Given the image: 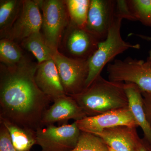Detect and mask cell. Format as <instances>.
<instances>
[{"label":"cell","instance_id":"1","mask_svg":"<svg viewBox=\"0 0 151 151\" xmlns=\"http://www.w3.org/2000/svg\"><path fill=\"white\" fill-rule=\"evenodd\" d=\"M38 63L27 59L20 64L0 66V119L36 131L51 99L36 83Z\"/></svg>","mask_w":151,"mask_h":151},{"label":"cell","instance_id":"11","mask_svg":"<svg viewBox=\"0 0 151 151\" xmlns=\"http://www.w3.org/2000/svg\"><path fill=\"white\" fill-rule=\"evenodd\" d=\"M66 29L65 45L70 58L88 60L97 50L100 42L85 29L70 21Z\"/></svg>","mask_w":151,"mask_h":151},{"label":"cell","instance_id":"9","mask_svg":"<svg viewBox=\"0 0 151 151\" xmlns=\"http://www.w3.org/2000/svg\"><path fill=\"white\" fill-rule=\"evenodd\" d=\"M114 0H90L84 29L100 42L107 37L115 18Z\"/></svg>","mask_w":151,"mask_h":151},{"label":"cell","instance_id":"22","mask_svg":"<svg viewBox=\"0 0 151 151\" xmlns=\"http://www.w3.org/2000/svg\"><path fill=\"white\" fill-rule=\"evenodd\" d=\"M136 20L151 27V0H127Z\"/></svg>","mask_w":151,"mask_h":151},{"label":"cell","instance_id":"15","mask_svg":"<svg viewBox=\"0 0 151 151\" xmlns=\"http://www.w3.org/2000/svg\"><path fill=\"white\" fill-rule=\"evenodd\" d=\"M124 89L128 97V107L138 127L144 134L143 139L151 145V127L146 118L142 92L137 85L124 83Z\"/></svg>","mask_w":151,"mask_h":151},{"label":"cell","instance_id":"4","mask_svg":"<svg viewBox=\"0 0 151 151\" xmlns=\"http://www.w3.org/2000/svg\"><path fill=\"white\" fill-rule=\"evenodd\" d=\"M107 70L110 81L137 85L142 92H151V60L146 61L128 57L116 59L108 64Z\"/></svg>","mask_w":151,"mask_h":151},{"label":"cell","instance_id":"6","mask_svg":"<svg viewBox=\"0 0 151 151\" xmlns=\"http://www.w3.org/2000/svg\"><path fill=\"white\" fill-rule=\"evenodd\" d=\"M52 59L66 95L73 96L85 89L89 73L88 60L68 57L58 50L54 52Z\"/></svg>","mask_w":151,"mask_h":151},{"label":"cell","instance_id":"21","mask_svg":"<svg viewBox=\"0 0 151 151\" xmlns=\"http://www.w3.org/2000/svg\"><path fill=\"white\" fill-rule=\"evenodd\" d=\"M70 151H109L100 137L94 134L81 132L77 145Z\"/></svg>","mask_w":151,"mask_h":151},{"label":"cell","instance_id":"29","mask_svg":"<svg viewBox=\"0 0 151 151\" xmlns=\"http://www.w3.org/2000/svg\"></svg>","mask_w":151,"mask_h":151},{"label":"cell","instance_id":"10","mask_svg":"<svg viewBox=\"0 0 151 151\" xmlns=\"http://www.w3.org/2000/svg\"><path fill=\"white\" fill-rule=\"evenodd\" d=\"M80 131L96 134L103 130L118 126L138 127L129 107L93 116H86L76 121Z\"/></svg>","mask_w":151,"mask_h":151},{"label":"cell","instance_id":"17","mask_svg":"<svg viewBox=\"0 0 151 151\" xmlns=\"http://www.w3.org/2000/svg\"><path fill=\"white\" fill-rule=\"evenodd\" d=\"M24 48L30 52L41 63L52 59L54 52L47 45L42 33H34L22 41Z\"/></svg>","mask_w":151,"mask_h":151},{"label":"cell","instance_id":"2","mask_svg":"<svg viewBox=\"0 0 151 151\" xmlns=\"http://www.w3.org/2000/svg\"><path fill=\"white\" fill-rule=\"evenodd\" d=\"M124 83L107 80L100 75L80 93L70 96L87 116L100 115L128 108V97Z\"/></svg>","mask_w":151,"mask_h":151},{"label":"cell","instance_id":"25","mask_svg":"<svg viewBox=\"0 0 151 151\" xmlns=\"http://www.w3.org/2000/svg\"><path fill=\"white\" fill-rule=\"evenodd\" d=\"M142 93L146 118L151 127V92Z\"/></svg>","mask_w":151,"mask_h":151},{"label":"cell","instance_id":"16","mask_svg":"<svg viewBox=\"0 0 151 151\" xmlns=\"http://www.w3.org/2000/svg\"><path fill=\"white\" fill-rule=\"evenodd\" d=\"M0 124L7 129L17 151H29L33 146L37 145L36 131L20 127L3 119H0Z\"/></svg>","mask_w":151,"mask_h":151},{"label":"cell","instance_id":"24","mask_svg":"<svg viewBox=\"0 0 151 151\" xmlns=\"http://www.w3.org/2000/svg\"><path fill=\"white\" fill-rule=\"evenodd\" d=\"M0 124V151H17L7 129L3 124Z\"/></svg>","mask_w":151,"mask_h":151},{"label":"cell","instance_id":"13","mask_svg":"<svg viewBox=\"0 0 151 151\" xmlns=\"http://www.w3.org/2000/svg\"><path fill=\"white\" fill-rule=\"evenodd\" d=\"M137 128L118 126L106 129L95 135L104 141L109 151H136L141 139Z\"/></svg>","mask_w":151,"mask_h":151},{"label":"cell","instance_id":"23","mask_svg":"<svg viewBox=\"0 0 151 151\" xmlns=\"http://www.w3.org/2000/svg\"><path fill=\"white\" fill-rule=\"evenodd\" d=\"M115 16L132 21L136 19L132 13L127 0H116L115 3Z\"/></svg>","mask_w":151,"mask_h":151},{"label":"cell","instance_id":"27","mask_svg":"<svg viewBox=\"0 0 151 151\" xmlns=\"http://www.w3.org/2000/svg\"><path fill=\"white\" fill-rule=\"evenodd\" d=\"M139 37H140L142 38L143 39H147V40H151V37H147L145 36L144 35H139ZM148 58L151 60V49L150 52V55L148 57Z\"/></svg>","mask_w":151,"mask_h":151},{"label":"cell","instance_id":"18","mask_svg":"<svg viewBox=\"0 0 151 151\" xmlns=\"http://www.w3.org/2000/svg\"><path fill=\"white\" fill-rule=\"evenodd\" d=\"M28 58L22 48L14 40L1 39L0 40V60L7 66H14L20 64Z\"/></svg>","mask_w":151,"mask_h":151},{"label":"cell","instance_id":"19","mask_svg":"<svg viewBox=\"0 0 151 151\" xmlns=\"http://www.w3.org/2000/svg\"><path fill=\"white\" fill-rule=\"evenodd\" d=\"M23 1H0V31L4 32L12 25L20 12Z\"/></svg>","mask_w":151,"mask_h":151},{"label":"cell","instance_id":"26","mask_svg":"<svg viewBox=\"0 0 151 151\" xmlns=\"http://www.w3.org/2000/svg\"><path fill=\"white\" fill-rule=\"evenodd\" d=\"M136 151H150L143 138H141L140 141L139 142L137 147L136 149Z\"/></svg>","mask_w":151,"mask_h":151},{"label":"cell","instance_id":"20","mask_svg":"<svg viewBox=\"0 0 151 151\" xmlns=\"http://www.w3.org/2000/svg\"><path fill=\"white\" fill-rule=\"evenodd\" d=\"M65 1L70 22L84 28L90 0H67Z\"/></svg>","mask_w":151,"mask_h":151},{"label":"cell","instance_id":"5","mask_svg":"<svg viewBox=\"0 0 151 151\" xmlns=\"http://www.w3.org/2000/svg\"><path fill=\"white\" fill-rule=\"evenodd\" d=\"M42 11V34L49 47L58 51L63 32L70 21L65 1L37 0Z\"/></svg>","mask_w":151,"mask_h":151},{"label":"cell","instance_id":"12","mask_svg":"<svg viewBox=\"0 0 151 151\" xmlns=\"http://www.w3.org/2000/svg\"><path fill=\"white\" fill-rule=\"evenodd\" d=\"M52 102L53 104L44 113L41 121L42 127L71 119L76 122L87 116L71 96L65 94L55 98Z\"/></svg>","mask_w":151,"mask_h":151},{"label":"cell","instance_id":"8","mask_svg":"<svg viewBox=\"0 0 151 151\" xmlns=\"http://www.w3.org/2000/svg\"><path fill=\"white\" fill-rule=\"evenodd\" d=\"M42 15L37 1L24 0L17 18L9 29L1 33V38L22 40L34 33L40 32Z\"/></svg>","mask_w":151,"mask_h":151},{"label":"cell","instance_id":"3","mask_svg":"<svg viewBox=\"0 0 151 151\" xmlns=\"http://www.w3.org/2000/svg\"><path fill=\"white\" fill-rule=\"evenodd\" d=\"M122 20V18L115 17L107 37L99 42L97 50L88 60L89 73L85 89L101 75L105 65L116 56L129 49L140 48L139 44H132L122 38L121 31Z\"/></svg>","mask_w":151,"mask_h":151},{"label":"cell","instance_id":"28","mask_svg":"<svg viewBox=\"0 0 151 151\" xmlns=\"http://www.w3.org/2000/svg\"><path fill=\"white\" fill-rule=\"evenodd\" d=\"M144 140L145 141V143L146 145H147V147L149 150L150 151H151V145H150V144H149L147 142H146V141H145V140L144 139Z\"/></svg>","mask_w":151,"mask_h":151},{"label":"cell","instance_id":"7","mask_svg":"<svg viewBox=\"0 0 151 151\" xmlns=\"http://www.w3.org/2000/svg\"><path fill=\"white\" fill-rule=\"evenodd\" d=\"M81 133L76 122L59 127L49 125L37 130V145L41 151H70L77 145Z\"/></svg>","mask_w":151,"mask_h":151},{"label":"cell","instance_id":"14","mask_svg":"<svg viewBox=\"0 0 151 151\" xmlns=\"http://www.w3.org/2000/svg\"><path fill=\"white\" fill-rule=\"evenodd\" d=\"M35 80L39 88L52 102L55 98L65 95L57 68L52 59L38 63Z\"/></svg>","mask_w":151,"mask_h":151}]
</instances>
